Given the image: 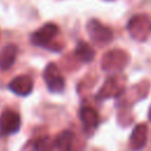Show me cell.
I'll return each instance as SVG.
<instances>
[{
  "mask_svg": "<svg viewBox=\"0 0 151 151\" xmlns=\"http://www.w3.org/2000/svg\"><path fill=\"white\" fill-rule=\"evenodd\" d=\"M18 46L14 44H8L0 51V70L5 71L12 67L17 59Z\"/></svg>",
  "mask_w": 151,
  "mask_h": 151,
  "instance_id": "cell-12",
  "label": "cell"
},
{
  "mask_svg": "<svg viewBox=\"0 0 151 151\" xmlns=\"http://www.w3.org/2000/svg\"><path fill=\"white\" fill-rule=\"evenodd\" d=\"M129 61L130 57L124 50H110L101 58V68L107 73L116 74L122 72L127 66Z\"/></svg>",
  "mask_w": 151,
  "mask_h": 151,
  "instance_id": "cell-3",
  "label": "cell"
},
{
  "mask_svg": "<svg viewBox=\"0 0 151 151\" xmlns=\"http://www.w3.org/2000/svg\"><path fill=\"white\" fill-rule=\"evenodd\" d=\"M34 151H55L54 142L48 136L34 139Z\"/></svg>",
  "mask_w": 151,
  "mask_h": 151,
  "instance_id": "cell-14",
  "label": "cell"
},
{
  "mask_svg": "<svg viewBox=\"0 0 151 151\" xmlns=\"http://www.w3.org/2000/svg\"><path fill=\"white\" fill-rule=\"evenodd\" d=\"M74 55L80 63L87 64L94 59L96 51L90 44H87L85 41H79L74 48Z\"/></svg>",
  "mask_w": 151,
  "mask_h": 151,
  "instance_id": "cell-13",
  "label": "cell"
},
{
  "mask_svg": "<svg viewBox=\"0 0 151 151\" xmlns=\"http://www.w3.org/2000/svg\"><path fill=\"white\" fill-rule=\"evenodd\" d=\"M79 119L83 123V127L87 133H92L99 125L98 112L91 106H83L79 110Z\"/></svg>",
  "mask_w": 151,
  "mask_h": 151,
  "instance_id": "cell-9",
  "label": "cell"
},
{
  "mask_svg": "<svg viewBox=\"0 0 151 151\" xmlns=\"http://www.w3.org/2000/svg\"><path fill=\"white\" fill-rule=\"evenodd\" d=\"M126 29L134 40L145 41L151 34V20L145 14H136L127 21Z\"/></svg>",
  "mask_w": 151,
  "mask_h": 151,
  "instance_id": "cell-4",
  "label": "cell"
},
{
  "mask_svg": "<svg viewBox=\"0 0 151 151\" xmlns=\"http://www.w3.org/2000/svg\"><path fill=\"white\" fill-rule=\"evenodd\" d=\"M8 88L17 96L26 97L33 91V81L28 76L20 74L9 81Z\"/></svg>",
  "mask_w": 151,
  "mask_h": 151,
  "instance_id": "cell-8",
  "label": "cell"
},
{
  "mask_svg": "<svg viewBox=\"0 0 151 151\" xmlns=\"http://www.w3.org/2000/svg\"><path fill=\"white\" fill-rule=\"evenodd\" d=\"M74 133L70 130H64L57 134L53 139L55 151H73L74 145Z\"/></svg>",
  "mask_w": 151,
  "mask_h": 151,
  "instance_id": "cell-11",
  "label": "cell"
},
{
  "mask_svg": "<svg viewBox=\"0 0 151 151\" xmlns=\"http://www.w3.org/2000/svg\"><path fill=\"white\" fill-rule=\"evenodd\" d=\"M44 81L52 93H61L65 88V78L54 63H48L42 72Z\"/></svg>",
  "mask_w": 151,
  "mask_h": 151,
  "instance_id": "cell-6",
  "label": "cell"
},
{
  "mask_svg": "<svg viewBox=\"0 0 151 151\" xmlns=\"http://www.w3.org/2000/svg\"><path fill=\"white\" fill-rule=\"evenodd\" d=\"M147 140V126L145 124H138L131 132L130 136V146L133 151L142 150Z\"/></svg>",
  "mask_w": 151,
  "mask_h": 151,
  "instance_id": "cell-10",
  "label": "cell"
},
{
  "mask_svg": "<svg viewBox=\"0 0 151 151\" xmlns=\"http://www.w3.org/2000/svg\"><path fill=\"white\" fill-rule=\"evenodd\" d=\"M86 31L90 39L98 46H105L113 39V32L97 19H91L86 24Z\"/></svg>",
  "mask_w": 151,
  "mask_h": 151,
  "instance_id": "cell-5",
  "label": "cell"
},
{
  "mask_svg": "<svg viewBox=\"0 0 151 151\" xmlns=\"http://www.w3.org/2000/svg\"><path fill=\"white\" fill-rule=\"evenodd\" d=\"M106 1H109V0H106Z\"/></svg>",
  "mask_w": 151,
  "mask_h": 151,
  "instance_id": "cell-16",
  "label": "cell"
},
{
  "mask_svg": "<svg viewBox=\"0 0 151 151\" xmlns=\"http://www.w3.org/2000/svg\"><path fill=\"white\" fill-rule=\"evenodd\" d=\"M21 126V118L13 110H5L0 114V138L14 134Z\"/></svg>",
  "mask_w": 151,
  "mask_h": 151,
  "instance_id": "cell-7",
  "label": "cell"
},
{
  "mask_svg": "<svg viewBox=\"0 0 151 151\" xmlns=\"http://www.w3.org/2000/svg\"><path fill=\"white\" fill-rule=\"evenodd\" d=\"M58 34H59L58 25L53 22H47L31 34V42L35 46L58 52L63 48V45L55 41Z\"/></svg>",
  "mask_w": 151,
  "mask_h": 151,
  "instance_id": "cell-1",
  "label": "cell"
},
{
  "mask_svg": "<svg viewBox=\"0 0 151 151\" xmlns=\"http://www.w3.org/2000/svg\"><path fill=\"white\" fill-rule=\"evenodd\" d=\"M149 120L151 122V106H150V109H149Z\"/></svg>",
  "mask_w": 151,
  "mask_h": 151,
  "instance_id": "cell-15",
  "label": "cell"
},
{
  "mask_svg": "<svg viewBox=\"0 0 151 151\" xmlns=\"http://www.w3.org/2000/svg\"><path fill=\"white\" fill-rule=\"evenodd\" d=\"M126 91V78L119 73L111 74L106 78L100 90L98 91L97 99L106 100L110 98H119Z\"/></svg>",
  "mask_w": 151,
  "mask_h": 151,
  "instance_id": "cell-2",
  "label": "cell"
}]
</instances>
